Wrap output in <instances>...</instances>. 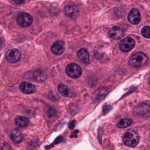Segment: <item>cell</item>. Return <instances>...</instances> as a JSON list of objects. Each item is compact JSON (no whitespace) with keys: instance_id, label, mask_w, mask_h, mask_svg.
<instances>
[{"instance_id":"cell-8","label":"cell","mask_w":150,"mask_h":150,"mask_svg":"<svg viewBox=\"0 0 150 150\" xmlns=\"http://www.w3.org/2000/svg\"><path fill=\"white\" fill-rule=\"evenodd\" d=\"M65 13L68 17L71 18H76L79 13L78 8L74 4H70L67 5L65 8Z\"/></svg>"},{"instance_id":"cell-4","label":"cell","mask_w":150,"mask_h":150,"mask_svg":"<svg viewBox=\"0 0 150 150\" xmlns=\"http://www.w3.org/2000/svg\"><path fill=\"white\" fill-rule=\"evenodd\" d=\"M16 21L18 25L23 28H26L32 24L33 19L29 14L22 13L17 16Z\"/></svg>"},{"instance_id":"cell-14","label":"cell","mask_w":150,"mask_h":150,"mask_svg":"<svg viewBox=\"0 0 150 150\" xmlns=\"http://www.w3.org/2000/svg\"><path fill=\"white\" fill-rule=\"evenodd\" d=\"M34 79L38 82H42L46 79V75L43 70L39 69L36 70L33 74Z\"/></svg>"},{"instance_id":"cell-3","label":"cell","mask_w":150,"mask_h":150,"mask_svg":"<svg viewBox=\"0 0 150 150\" xmlns=\"http://www.w3.org/2000/svg\"><path fill=\"white\" fill-rule=\"evenodd\" d=\"M67 74L73 79H77L80 77L82 74V69L79 65L75 64H70L66 68Z\"/></svg>"},{"instance_id":"cell-15","label":"cell","mask_w":150,"mask_h":150,"mask_svg":"<svg viewBox=\"0 0 150 150\" xmlns=\"http://www.w3.org/2000/svg\"><path fill=\"white\" fill-rule=\"evenodd\" d=\"M10 137L12 141L16 144L21 143L23 139L22 133L20 131L17 130L12 131L10 134Z\"/></svg>"},{"instance_id":"cell-20","label":"cell","mask_w":150,"mask_h":150,"mask_svg":"<svg viewBox=\"0 0 150 150\" xmlns=\"http://www.w3.org/2000/svg\"><path fill=\"white\" fill-rule=\"evenodd\" d=\"M103 109H104L103 111L105 113H108V111H109L111 109V107L109 106H106L104 107Z\"/></svg>"},{"instance_id":"cell-2","label":"cell","mask_w":150,"mask_h":150,"mask_svg":"<svg viewBox=\"0 0 150 150\" xmlns=\"http://www.w3.org/2000/svg\"><path fill=\"white\" fill-rule=\"evenodd\" d=\"M148 61L147 56L142 53L138 52L134 54L131 57L129 64L132 66L134 67H141L146 64Z\"/></svg>"},{"instance_id":"cell-16","label":"cell","mask_w":150,"mask_h":150,"mask_svg":"<svg viewBox=\"0 0 150 150\" xmlns=\"http://www.w3.org/2000/svg\"><path fill=\"white\" fill-rule=\"evenodd\" d=\"M44 116L46 120L51 121L53 120L56 116V112L51 107H46L44 110Z\"/></svg>"},{"instance_id":"cell-18","label":"cell","mask_w":150,"mask_h":150,"mask_svg":"<svg viewBox=\"0 0 150 150\" xmlns=\"http://www.w3.org/2000/svg\"><path fill=\"white\" fill-rule=\"evenodd\" d=\"M132 122V121L129 118H125L121 119L117 124V127L119 128H126L129 126Z\"/></svg>"},{"instance_id":"cell-22","label":"cell","mask_w":150,"mask_h":150,"mask_svg":"<svg viewBox=\"0 0 150 150\" xmlns=\"http://www.w3.org/2000/svg\"><path fill=\"white\" fill-rule=\"evenodd\" d=\"M23 1H14V2H15L17 4H18V3L19 4V2H21V3H22V2H23Z\"/></svg>"},{"instance_id":"cell-1","label":"cell","mask_w":150,"mask_h":150,"mask_svg":"<svg viewBox=\"0 0 150 150\" xmlns=\"http://www.w3.org/2000/svg\"><path fill=\"white\" fill-rule=\"evenodd\" d=\"M123 140L126 145L131 147H134L139 143V137L136 132L129 131L125 133Z\"/></svg>"},{"instance_id":"cell-11","label":"cell","mask_w":150,"mask_h":150,"mask_svg":"<svg viewBox=\"0 0 150 150\" xmlns=\"http://www.w3.org/2000/svg\"><path fill=\"white\" fill-rule=\"evenodd\" d=\"M20 88L22 93L26 94L33 93L36 91V87L35 86L28 82H23L21 83Z\"/></svg>"},{"instance_id":"cell-5","label":"cell","mask_w":150,"mask_h":150,"mask_svg":"<svg viewBox=\"0 0 150 150\" xmlns=\"http://www.w3.org/2000/svg\"><path fill=\"white\" fill-rule=\"evenodd\" d=\"M6 58L9 63H17L21 59V54L18 50L12 49L8 51L6 53Z\"/></svg>"},{"instance_id":"cell-10","label":"cell","mask_w":150,"mask_h":150,"mask_svg":"<svg viewBox=\"0 0 150 150\" xmlns=\"http://www.w3.org/2000/svg\"><path fill=\"white\" fill-rule=\"evenodd\" d=\"M124 33V30L122 28L118 26H115L110 30L109 36L112 39L117 40L123 37Z\"/></svg>"},{"instance_id":"cell-12","label":"cell","mask_w":150,"mask_h":150,"mask_svg":"<svg viewBox=\"0 0 150 150\" xmlns=\"http://www.w3.org/2000/svg\"><path fill=\"white\" fill-rule=\"evenodd\" d=\"M58 90L59 93L66 97H72L74 95V92L72 89L64 84H60L59 85Z\"/></svg>"},{"instance_id":"cell-17","label":"cell","mask_w":150,"mask_h":150,"mask_svg":"<svg viewBox=\"0 0 150 150\" xmlns=\"http://www.w3.org/2000/svg\"><path fill=\"white\" fill-rule=\"evenodd\" d=\"M15 124L18 127L24 128L28 125L29 120L27 117L24 116H18L15 120Z\"/></svg>"},{"instance_id":"cell-13","label":"cell","mask_w":150,"mask_h":150,"mask_svg":"<svg viewBox=\"0 0 150 150\" xmlns=\"http://www.w3.org/2000/svg\"><path fill=\"white\" fill-rule=\"evenodd\" d=\"M78 58L83 64H88L89 63V54L86 49H81L77 53Z\"/></svg>"},{"instance_id":"cell-21","label":"cell","mask_w":150,"mask_h":150,"mask_svg":"<svg viewBox=\"0 0 150 150\" xmlns=\"http://www.w3.org/2000/svg\"><path fill=\"white\" fill-rule=\"evenodd\" d=\"M3 41L2 39L0 38V50L2 48V46H3Z\"/></svg>"},{"instance_id":"cell-6","label":"cell","mask_w":150,"mask_h":150,"mask_svg":"<svg viewBox=\"0 0 150 150\" xmlns=\"http://www.w3.org/2000/svg\"><path fill=\"white\" fill-rule=\"evenodd\" d=\"M135 45V42L131 38H126L123 39L119 44V48L123 52H129L131 50Z\"/></svg>"},{"instance_id":"cell-19","label":"cell","mask_w":150,"mask_h":150,"mask_svg":"<svg viewBox=\"0 0 150 150\" xmlns=\"http://www.w3.org/2000/svg\"><path fill=\"white\" fill-rule=\"evenodd\" d=\"M142 36L145 38H150V29L149 27H145L141 30Z\"/></svg>"},{"instance_id":"cell-9","label":"cell","mask_w":150,"mask_h":150,"mask_svg":"<svg viewBox=\"0 0 150 150\" xmlns=\"http://www.w3.org/2000/svg\"><path fill=\"white\" fill-rule=\"evenodd\" d=\"M65 45L63 41H57L52 45L51 47V51L54 55L59 56L61 55L64 51Z\"/></svg>"},{"instance_id":"cell-7","label":"cell","mask_w":150,"mask_h":150,"mask_svg":"<svg viewBox=\"0 0 150 150\" xmlns=\"http://www.w3.org/2000/svg\"><path fill=\"white\" fill-rule=\"evenodd\" d=\"M141 16L140 13L137 9L133 8L132 9L128 16V20L129 22L133 25H137L140 21Z\"/></svg>"}]
</instances>
